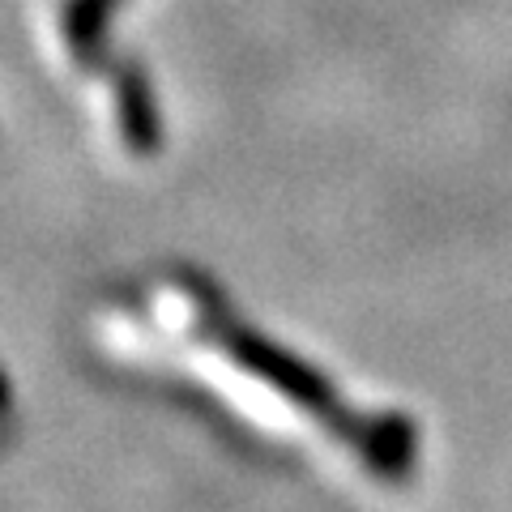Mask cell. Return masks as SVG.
Returning <instances> with one entry per match:
<instances>
[{"mask_svg":"<svg viewBox=\"0 0 512 512\" xmlns=\"http://www.w3.org/2000/svg\"><path fill=\"white\" fill-rule=\"evenodd\" d=\"M227 350H231V359L244 367V372H252L256 380H265V384H274L286 402L303 406L308 414L333 423L338 431H350V440L359 436L363 423L350 419L346 406L338 402V393H333V384L320 376L312 363H303L299 355H291V350H282L278 342H269V338H261V333H252V329H227Z\"/></svg>","mask_w":512,"mask_h":512,"instance_id":"cell-1","label":"cell"},{"mask_svg":"<svg viewBox=\"0 0 512 512\" xmlns=\"http://www.w3.org/2000/svg\"><path fill=\"white\" fill-rule=\"evenodd\" d=\"M116 116H120V137L124 146L150 158L163 146V120H158V107H154V90H150V77L141 73V64H128L116 82Z\"/></svg>","mask_w":512,"mask_h":512,"instance_id":"cell-2","label":"cell"},{"mask_svg":"<svg viewBox=\"0 0 512 512\" xmlns=\"http://www.w3.org/2000/svg\"><path fill=\"white\" fill-rule=\"evenodd\" d=\"M414 440H419V431H414L406 414H380V419H367L359 427L355 448L376 474L397 483V478H406L414 466Z\"/></svg>","mask_w":512,"mask_h":512,"instance_id":"cell-3","label":"cell"},{"mask_svg":"<svg viewBox=\"0 0 512 512\" xmlns=\"http://www.w3.org/2000/svg\"><path fill=\"white\" fill-rule=\"evenodd\" d=\"M120 0H69L64 9V43L82 60H94L99 47L107 43V26Z\"/></svg>","mask_w":512,"mask_h":512,"instance_id":"cell-4","label":"cell"},{"mask_svg":"<svg viewBox=\"0 0 512 512\" xmlns=\"http://www.w3.org/2000/svg\"><path fill=\"white\" fill-rule=\"evenodd\" d=\"M5 397H9V393H5V380H0V406H5Z\"/></svg>","mask_w":512,"mask_h":512,"instance_id":"cell-5","label":"cell"}]
</instances>
